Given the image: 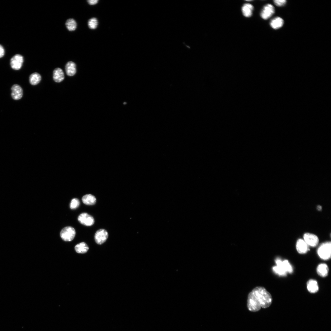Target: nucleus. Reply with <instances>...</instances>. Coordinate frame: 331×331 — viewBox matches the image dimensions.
<instances>
[{
    "instance_id": "7",
    "label": "nucleus",
    "mask_w": 331,
    "mask_h": 331,
    "mask_svg": "<svg viewBox=\"0 0 331 331\" xmlns=\"http://www.w3.org/2000/svg\"><path fill=\"white\" fill-rule=\"evenodd\" d=\"M108 237V233L105 229H101L97 230L94 236V239L96 243L101 245L104 243Z\"/></svg>"
},
{
    "instance_id": "20",
    "label": "nucleus",
    "mask_w": 331,
    "mask_h": 331,
    "mask_svg": "<svg viewBox=\"0 0 331 331\" xmlns=\"http://www.w3.org/2000/svg\"><path fill=\"white\" fill-rule=\"evenodd\" d=\"M74 249L76 252L78 253H84L88 251L89 247L85 243L82 242L76 245Z\"/></svg>"
},
{
    "instance_id": "4",
    "label": "nucleus",
    "mask_w": 331,
    "mask_h": 331,
    "mask_svg": "<svg viewBox=\"0 0 331 331\" xmlns=\"http://www.w3.org/2000/svg\"><path fill=\"white\" fill-rule=\"evenodd\" d=\"M247 306L248 310L252 312L257 311L261 307L251 291L248 295Z\"/></svg>"
},
{
    "instance_id": "8",
    "label": "nucleus",
    "mask_w": 331,
    "mask_h": 331,
    "mask_svg": "<svg viewBox=\"0 0 331 331\" xmlns=\"http://www.w3.org/2000/svg\"><path fill=\"white\" fill-rule=\"evenodd\" d=\"M274 6L271 4L265 5L261 10L260 15L262 18L267 20L270 17L275 13Z\"/></svg>"
},
{
    "instance_id": "16",
    "label": "nucleus",
    "mask_w": 331,
    "mask_h": 331,
    "mask_svg": "<svg viewBox=\"0 0 331 331\" xmlns=\"http://www.w3.org/2000/svg\"><path fill=\"white\" fill-rule=\"evenodd\" d=\"M65 70L67 74L70 76L74 75L76 72V65L72 61L68 62L65 66Z\"/></svg>"
},
{
    "instance_id": "11",
    "label": "nucleus",
    "mask_w": 331,
    "mask_h": 331,
    "mask_svg": "<svg viewBox=\"0 0 331 331\" xmlns=\"http://www.w3.org/2000/svg\"><path fill=\"white\" fill-rule=\"evenodd\" d=\"M11 96L15 100L20 99L23 95V91L21 87L18 85H13L11 88Z\"/></svg>"
},
{
    "instance_id": "22",
    "label": "nucleus",
    "mask_w": 331,
    "mask_h": 331,
    "mask_svg": "<svg viewBox=\"0 0 331 331\" xmlns=\"http://www.w3.org/2000/svg\"><path fill=\"white\" fill-rule=\"evenodd\" d=\"M66 25L68 30L72 31L75 30L76 29L77 23L74 19L70 18L68 19L66 21Z\"/></svg>"
},
{
    "instance_id": "29",
    "label": "nucleus",
    "mask_w": 331,
    "mask_h": 331,
    "mask_svg": "<svg viewBox=\"0 0 331 331\" xmlns=\"http://www.w3.org/2000/svg\"><path fill=\"white\" fill-rule=\"evenodd\" d=\"M317 208L318 211H321L322 208L321 206L318 205L317 206Z\"/></svg>"
},
{
    "instance_id": "13",
    "label": "nucleus",
    "mask_w": 331,
    "mask_h": 331,
    "mask_svg": "<svg viewBox=\"0 0 331 331\" xmlns=\"http://www.w3.org/2000/svg\"><path fill=\"white\" fill-rule=\"evenodd\" d=\"M316 271L318 275L321 277H325L328 274L329 268L326 264L321 263L318 264L317 267Z\"/></svg>"
},
{
    "instance_id": "27",
    "label": "nucleus",
    "mask_w": 331,
    "mask_h": 331,
    "mask_svg": "<svg viewBox=\"0 0 331 331\" xmlns=\"http://www.w3.org/2000/svg\"><path fill=\"white\" fill-rule=\"evenodd\" d=\"M5 51L3 47L0 45V58L2 57L4 54Z\"/></svg>"
},
{
    "instance_id": "28",
    "label": "nucleus",
    "mask_w": 331,
    "mask_h": 331,
    "mask_svg": "<svg viewBox=\"0 0 331 331\" xmlns=\"http://www.w3.org/2000/svg\"><path fill=\"white\" fill-rule=\"evenodd\" d=\"M98 1L97 0H89L87 2L90 5H94L97 4Z\"/></svg>"
},
{
    "instance_id": "24",
    "label": "nucleus",
    "mask_w": 331,
    "mask_h": 331,
    "mask_svg": "<svg viewBox=\"0 0 331 331\" xmlns=\"http://www.w3.org/2000/svg\"><path fill=\"white\" fill-rule=\"evenodd\" d=\"M98 21L96 18H92L89 20L88 21V25L91 29H95L98 25Z\"/></svg>"
},
{
    "instance_id": "26",
    "label": "nucleus",
    "mask_w": 331,
    "mask_h": 331,
    "mask_svg": "<svg viewBox=\"0 0 331 331\" xmlns=\"http://www.w3.org/2000/svg\"><path fill=\"white\" fill-rule=\"evenodd\" d=\"M286 2L285 0H276L274 1L275 4L278 6H281L284 5L286 3Z\"/></svg>"
},
{
    "instance_id": "17",
    "label": "nucleus",
    "mask_w": 331,
    "mask_h": 331,
    "mask_svg": "<svg viewBox=\"0 0 331 331\" xmlns=\"http://www.w3.org/2000/svg\"><path fill=\"white\" fill-rule=\"evenodd\" d=\"M82 200L83 203L86 205H93L95 204L96 199L93 195L87 194L82 197Z\"/></svg>"
},
{
    "instance_id": "10",
    "label": "nucleus",
    "mask_w": 331,
    "mask_h": 331,
    "mask_svg": "<svg viewBox=\"0 0 331 331\" xmlns=\"http://www.w3.org/2000/svg\"><path fill=\"white\" fill-rule=\"evenodd\" d=\"M296 248L298 252L301 254L306 253L309 250L308 245L303 239L301 238H299L297 240Z\"/></svg>"
},
{
    "instance_id": "21",
    "label": "nucleus",
    "mask_w": 331,
    "mask_h": 331,
    "mask_svg": "<svg viewBox=\"0 0 331 331\" xmlns=\"http://www.w3.org/2000/svg\"><path fill=\"white\" fill-rule=\"evenodd\" d=\"M41 79V76L39 74L37 73H34L30 75L29 80L30 83L32 85H36L40 82Z\"/></svg>"
},
{
    "instance_id": "3",
    "label": "nucleus",
    "mask_w": 331,
    "mask_h": 331,
    "mask_svg": "<svg viewBox=\"0 0 331 331\" xmlns=\"http://www.w3.org/2000/svg\"><path fill=\"white\" fill-rule=\"evenodd\" d=\"M76 234L74 229L70 226L63 228L60 232L61 238L65 241H71L73 239Z\"/></svg>"
},
{
    "instance_id": "19",
    "label": "nucleus",
    "mask_w": 331,
    "mask_h": 331,
    "mask_svg": "<svg viewBox=\"0 0 331 331\" xmlns=\"http://www.w3.org/2000/svg\"><path fill=\"white\" fill-rule=\"evenodd\" d=\"M253 7L249 3H245L242 7V10L243 15L246 17H249L252 14Z\"/></svg>"
},
{
    "instance_id": "15",
    "label": "nucleus",
    "mask_w": 331,
    "mask_h": 331,
    "mask_svg": "<svg viewBox=\"0 0 331 331\" xmlns=\"http://www.w3.org/2000/svg\"><path fill=\"white\" fill-rule=\"evenodd\" d=\"M64 78V74L62 70L59 68H55L53 72V78L57 82H60L63 81Z\"/></svg>"
},
{
    "instance_id": "5",
    "label": "nucleus",
    "mask_w": 331,
    "mask_h": 331,
    "mask_svg": "<svg viewBox=\"0 0 331 331\" xmlns=\"http://www.w3.org/2000/svg\"><path fill=\"white\" fill-rule=\"evenodd\" d=\"M303 240L308 245L312 247H316L318 244L319 239L316 234L309 232L304 234Z\"/></svg>"
},
{
    "instance_id": "23",
    "label": "nucleus",
    "mask_w": 331,
    "mask_h": 331,
    "mask_svg": "<svg viewBox=\"0 0 331 331\" xmlns=\"http://www.w3.org/2000/svg\"><path fill=\"white\" fill-rule=\"evenodd\" d=\"M281 264L283 268L287 273L291 274L293 272L292 267L287 260H286L282 261Z\"/></svg>"
},
{
    "instance_id": "6",
    "label": "nucleus",
    "mask_w": 331,
    "mask_h": 331,
    "mask_svg": "<svg viewBox=\"0 0 331 331\" xmlns=\"http://www.w3.org/2000/svg\"><path fill=\"white\" fill-rule=\"evenodd\" d=\"M78 219L80 223L86 226H91L94 223L93 217L86 213L81 214L78 216Z\"/></svg>"
},
{
    "instance_id": "18",
    "label": "nucleus",
    "mask_w": 331,
    "mask_h": 331,
    "mask_svg": "<svg viewBox=\"0 0 331 331\" xmlns=\"http://www.w3.org/2000/svg\"><path fill=\"white\" fill-rule=\"evenodd\" d=\"M284 21L281 17H276L270 21V25L273 29H275L281 27L283 25Z\"/></svg>"
},
{
    "instance_id": "12",
    "label": "nucleus",
    "mask_w": 331,
    "mask_h": 331,
    "mask_svg": "<svg viewBox=\"0 0 331 331\" xmlns=\"http://www.w3.org/2000/svg\"><path fill=\"white\" fill-rule=\"evenodd\" d=\"M282 260L279 258H277L275 260L276 265L272 267L273 272L277 275L281 276H286L287 273L284 270L281 265Z\"/></svg>"
},
{
    "instance_id": "14",
    "label": "nucleus",
    "mask_w": 331,
    "mask_h": 331,
    "mask_svg": "<svg viewBox=\"0 0 331 331\" xmlns=\"http://www.w3.org/2000/svg\"><path fill=\"white\" fill-rule=\"evenodd\" d=\"M307 288L308 291L311 293H315L319 290V286L317 281L310 279L307 282Z\"/></svg>"
},
{
    "instance_id": "1",
    "label": "nucleus",
    "mask_w": 331,
    "mask_h": 331,
    "mask_svg": "<svg viewBox=\"0 0 331 331\" xmlns=\"http://www.w3.org/2000/svg\"><path fill=\"white\" fill-rule=\"evenodd\" d=\"M251 292L255 296L261 307L265 308L272 304V299L270 294L263 287L258 286L254 288Z\"/></svg>"
},
{
    "instance_id": "2",
    "label": "nucleus",
    "mask_w": 331,
    "mask_h": 331,
    "mask_svg": "<svg viewBox=\"0 0 331 331\" xmlns=\"http://www.w3.org/2000/svg\"><path fill=\"white\" fill-rule=\"evenodd\" d=\"M317 253L319 257L324 260H329L331 256V243L326 242L322 243L318 249Z\"/></svg>"
},
{
    "instance_id": "25",
    "label": "nucleus",
    "mask_w": 331,
    "mask_h": 331,
    "mask_svg": "<svg viewBox=\"0 0 331 331\" xmlns=\"http://www.w3.org/2000/svg\"><path fill=\"white\" fill-rule=\"evenodd\" d=\"M80 205V201L77 198L73 199L70 204V207L71 209H74L78 208Z\"/></svg>"
},
{
    "instance_id": "9",
    "label": "nucleus",
    "mask_w": 331,
    "mask_h": 331,
    "mask_svg": "<svg viewBox=\"0 0 331 331\" xmlns=\"http://www.w3.org/2000/svg\"><path fill=\"white\" fill-rule=\"evenodd\" d=\"M23 62V57L20 55L16 54L11 59L10 63L11 67L14 70H18L21 68Z\"/></svg>"
}]
</instances>
